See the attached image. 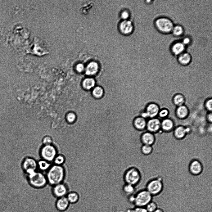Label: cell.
I'll list each match as a JSON object with an SVG mask.
<instances>
[{
  "mask_svg": "<svg viewBox=\"0 0 212 212\" xmlns=\"http://www.w3.org/2000/svg\"><path fill=\"white\" fill-rule=\"evenodd\" d=\"M145 207L148 212H153L158 208V206L156 202L152 200Z\"/></svg>",
  "mask_w": 212,
  "mask_h": 212,
  "instance_id": "obj_33",
  "label": "cell"
},
{
  "mask_svg": "<svg viewBox=\"0 0 212 212\" xmlns=\"http://www.w3.org/2000/svg\"><path fill=\"white\" fill-rule=\"evenodd\" d=\"M185 98L182 94L178 93L175 94L172 98V102L176 107L185 104Z\"/></svg>",
  "mask_w": 212,
  "mask_h": 212,
  "instance_id": "obj_24",
  "label": "cell"
},
{
  "mask_svg": "<svg viewBox=\"0 0 212 212\" xmlns=\"http://www.w3.org/2000/svg\"><path fill=\"white\" fill-rule=\"evenodd\" d=\"M169 114V112L168 109L164 108L160 109L158 116L162 120L168 118Z\"/></svg>",
  "mask_w": 212,
  "mask_h": 212,
  "instance_id": "obj_31",
  "label": "cell"
},
{
  "mask_svg": "<svg viewBox=\"0 0 212 212\" xmlns=\"http://www.w3.org/2000/svg\"><path fill=\"white\" fill-rule=\"evenodd\" d=\"M70 204V203L66 197L64 196L57 199L55 206L58 211H63L68 209Z\"/></svg>",
  "mask_w": 212,
  "mask_h": 212,
  "instance_id": "obj_18",
  "label": "cell"
},
{
  "mask_svg": "<svg viewBox=\"0 0 212 212\" xmlns=\"http://www.w3.org/2000/svg\"><path fill=\"white\" fill-rule=\"evenodd\" d=\"M28 183L33 188L41 189L48 184L46 175L37 170L26 175Z\"/></svg>",
  "mask_w": 212,
  "mask_h": 212,
  "instance_id": "obj_3",
  "label": "cell"
},
{
  "mask_svg": "<svg viewBox=\"0 0 212 212\" xmlns=\"http://www.w3.org/2000/svg\"><path fill=\"white\" fill-rule=\"evenodd\" d=\"M178 60L181 65H186L191 62V57L188 53L183 52L178 56Z\"/></svg>",
  "mask_w": 212,
  "mask_h": 212,
  "instance_id": "obj_23",
  "label": "cell"
},
{
  "mask_svg": "<svg viewBox=\"0 0 212 212\" xmlns=\"http://www.w3.org/2000/svg\"><path fill=\"white\" fill-rule=\"evenodd\" d=\"M52 165L51 162L42 159L37 161V169L42 172H47Z\"/></svg>",
  "mask_w": 212,
  "mask_h": 212,
  "instance_id": "obj_25",
  "label": "cell"
},
{
  "mask_svg": "<svg viewBox=\"0 0 212 212\" xmlns=\"http://www.w3.org/2000/svg\"><path fill=\"white\" fill-rule=\"evenodd\" d=\"M172 32L175 36H178L181 35L183 34L184 30L181 26L177 25L174 26Z\"/></svg>",
  "mask_w": 212,
  "mask_h": 212,
  "instance_id": "obj_32",
  "label": "cell"
},
{
  "mask_svg": "<svg viewBox=\"0 0 212 212\" xmlns=\"http://www.w3.org/2000/svg\"><path fill=\"white\" fill-rule=\"evenodd\" d=\"M131 212H148L145 207L135 206Z\"/></svg>",
  "mask_w": 212,
  "mask_h": 212,
  "instance_id": "obj_37",
  "label": "cell"
},
{
  "mask_svg": "<svg viewBox=\"0 0 212 212\" xmlns=\"http://www.w3.org/2000/svg\"><path fill=\"white\" fill-rule=\"evenodd\" d=\"M104 89L103 87L99 85L95 86L91 92L92 96L96 99H100L102 98L104 94Z\"/></svg>",
  "mask_w": 212,
  "mask_h": 212,
  "instance_id": "obj_22",
  "label": "cell"
},
{
  "mask_svg": "<svg viewBox=\"0 0 212 212\" xmlns=\"http://www.w3.org/2000/svg\"><path fill=\"white\" fill-rule=\"evenodd\" d=\"M66 158L62 154H58L54 158L53 162L54 164L58 165H63L65 163Z\"/></svg>",
  "mask_w": 212,
  "mask_h": 212,
  "instance_id": "obj_29",
  "label": "cell"
},
{
  "mask_svg": "<svg viewBox=\"0 0 212 212\" xmlns=\"http://www.w3.org/2000/svg\"><path fill=\"white\" fill-rule=\"evenodd\" d=\"M206 119L208 122L211 124L212 121V112H208L206 116Z\"/></svg>",
  "mask_w": 212,
  "mask_h": 212,
  "instance_id": "obj_39",
  "label": "cell"
},
{
  "mask_svg": "<svg viewBox=\"0 0 212 212\" xmlns=\"http://www.w3.org/2000/svg\"><path fill=\"white\" fill-rule=\"evenodd\" d=\"M140 140L142 144L152 146L156 141L155 134L146 130L141 134Z\"/></svg>",
  "mask_w": 212,
  "mask_h": 212,
  "instance_id": "obj_14",
  "label": "cell"
},
{
  "mask_svg": "<svg viewBox=\"0 0 212 212\" xmlns=\"http://www.w3.org/2000/svg\"><path fill=\"white\" fill-rule=\"evenodd\" d=\"M39 155L42 159L51 163L58 154L57 149L53 144L43 145L39 150Z\"/></svg>",
  "mask_w": 212,
  "mask_h": 212,
  "instance_id": "obj_5",
  "label": "cell"
},
{
  "mask_svg": "<svg viewBox=\"0 0 212 212\" xmlns=\"http://www.w3.org/2000/svg\"><path fill=\"white\" fill-rule=\"evenodd\" d=\"M163 187L162 179L159 178L149 181L146 186V189L153 197L159 196L162 193Z\"/></svg>",
  "mask_w": 212,
  "mask_h": 212,
  "instance_id": "obj_6",
  "label": "cell"
},
{
  "mask_svg": "<svg viewBox=\"0 0 212 212\" xmlns=\"http://www.w3.org/2000/svg\"><path fill=\"white\" fill-rule=\"evenodd\" d=\"M212 99L209 98L207 99L204 102V106L205 109L208 112H212Z\"/></svg>",
  "mask_w": 212,
  "mask_h": 212,
  "instance_id": "obj_34",
  "label": "cell"
},
{
  "mask_svg": "<svg viewBox=\"0 0 212 212\" xmlns=\"http://www.w3.org/2000/svg\"><path fill=\"white\" fill-rule=\"evenodd\" d=\"M43 145H49L53 144V139L51 137L48 135L44 136L42 138Z\"/></svg>",
  "mask_w": 212,
  "mask_h": 212,
  "instance_id": "obj_35",
  "label": "cell"
},
{
  "mask_svg": "<svg viewBox=\"0 0 212 212\" xmlns=\"http://www.w3.org/2000/svg\"><path fill=\"white\" fill-rule=\"evenodd\" d=\"M190 173L194 175L201 174L203 170V166L201 162L197 159H194L190 163L189 166Z\"/></svg>",
  "mask_w": 212,
  "mask_h": 212,
  "instance_id": "obj_13",
  "label": "cell"
},
{
  "mask_svg": "<svg viewBox=\"0 0 212 212\" xmlns=\"http://www.w3.org/2000/svg\"><path fill=\"white\" fill-rule=\"evenodd\" d=\"M67 119L70 123L73 122L76 119V115L73 112L69 113L67 115Z\"/></svg>",
  "mask_w": 212,
  "mask_h": 212,
  "instance_id": "obj_36",
  "label": "cell"
},
{
  "mask_svg": "<svg viewBox=\"0 0 212 212\" xmlns=\"http://www.w3.org/2000/svg\"><path fill=\"white\" fill-rule=\"evenodd\" d=\"M122 190L124 193L128 196L135 194L137 192L136 187L127 183H124L122 187Z\"/></svg>",
  "mask_w": 212,
  "mask_h": 212,
  "instance_id": "obj_26",
  "label": "cell"
},
{
  "mask_svg": "<svg viewBox=\"0 0 212 212\" xmlns=\"http://www.w3.org/2000/svg\"><path fill=\"white\" fill-rule=\"evenodd\" d=\"M147 121L145 118L141 116L136 117L133 120V127L137 131H145L146 130Z\"/></svg>",
  "mask_w": 212,
  "mask_h": 212,
  "instance_id": "obj_15",
  "label": "cell"
},
{
  "mask_svg": "<svg viewBox=\"0 0 212 212\" xmlns=\"http://www.w3.org/2000/svg\"><path fill=\"white\" fill-rule=\"evenodd\" d=\"M175 115L180 120H184L189 116L190 111L188 107L185 104L176 107Z\"/></svg>",
  "mask_w": 212,
  "mask_h": 212,
  "instance_id": "obj_17",
  "label": "cell"
},
{
  "mask_svg": "<svg viewBox=\"0 0 212 212\" xmlns=\"http://www.w3.org/2000/svg\"><path fill=\"white\" fill-rule=\"evenodd\" d=\"M22 167L27 175L37 170V161L32 157H26L22 162Z\"/></svg>",
  "mask_w": 212,
  "mask_h": 212,
  "instance_id": "obj_8",
  "label": "cell"
},
{
  "mask_svg": "<svg viewBox=\"0 0 212 212\" xmlns=\"http://www.w3.org/2000/svg\"><path fill=\"white\" fill-rule=\"evenodd\" d=\"M159 106L156 103L150 102L146 105L144 111L141 115V116L146 119L156 117L160 109Z\"/></svg>",
  "mask_w": 212,
  "mask_h": 212,
  "instance_id": "obj_9",
  "label": "cell"
},
{
  "mask_svg": "<svg viewBox=\"0 0 212 212\" xmlns=\"http://www.w3.org/2000/svg\"><path fill=\"white\" fill-rule=\"evenodd\" d=\"M190 40L188 38H186L183 40V42L182 43L184 45L187 44L190 42Z\"/></svg>",
  "mask_w": 212,
  "mask_h": 212,
  "instance_id": "obj_41",
  "label": "cell"
},
{
  "mask_svg": "<svg viewBox=\"0 0 212 212\" xmlns=\"http://www.w3.org/2000/svg\"><path fill=\"white\" fill-rule=\"evenodd\" d=\"M76 70L78 72H81L84 70V66L83 65L81 64H79L76 66Z\"/></svg>",
  "mask_w": 212,
  "mask_h": 212,
  "instance_id": "obj_38",
  "label": "cell"
},
{
  "mask_svg": "<svg viewBox=\"0 0 212 212\" xmlns=\"http://www.w3.org/2000/svg\"><path fill=\"white\" fill-rule=\"evenodd\" d=\"M120 27L121 31L123 34H130L133 29L131 22L126 20L123 21L120 23Z\"/></svg>",
  "mask_w": 212,
  "mask_h": 212,
  "instance_id": "obj_21",
  "label": "cell"
},
{
  "mask_svg": "<svg viewBox=\"0 0 212 212\" xmlns=\"http://www.w3.org/2000/svg\"><path fill=\"white\" fill-rule=\"evenodd\" d=\"M51 191L53 196L58 198L66 196L70 190L68 185L63 182L52 186Z\"/></svg>",
  "mask_w": 212,
  "mask_h": 212,
  "instance_id": "obj_10",
  "label": "cell"
},
{
  "mask_svg": "<svg viewBox=\"0 0 212 212\" xmlns=\"http://www.w3.org/2000/svg\"><path fill=\"white\" fill-rule=\"evenodd\" d=\"M153 151L152 146L142 144L140 148L141 153L143 155L147 156L151 154Z\"/></svg>",
  "mask_w": 212,
  "mask_h": 212,
  "instance_id": "obj_30",
  "label": "cell"
},
{
  "mask_svg": "<svg viewBox=\"0 0 212 212\" xmlns=\"http://www.w3.org/2000/svg\"><path fill=\"white\" fill-rule=\"evenodd\" d=\"M47 183L52 186L63 183L65 177V170L63 165L53 164L47 171Z\"/></svg>",
  "mask_w": 212,
  "mask_h": 212,
  "instance_id": "obj_1",
  "label": "cell"
},
{
  "mask_svg": "<svg viewBox=\"0 0 212 212\" xmlns=\"http://www.w3.org/2000/svg\"><path fill=\"white\" fill-rule=\"evenodd\" d=\"M175 123L172 119L167 118L161 121V130L165 133L173 131L175 127Z\"/></svg>",
  "mask_w": 212,
  "mask_h": 212,
  "instance_id": "obj_16",
  "label": "cell"
},
{
  "mask_svg": "<svg viewBox=\"0 0 212 212\" xmlns=\"http://www.w3.org/2000/svg\"><path fill=\"white\" fill-rule=\"evenodd\" d=\"M161 121L157 117L150 119L147 121V131L156 134L161 130Z\"/></svg>",
  "mask_w": 212,
  "mask_h": 212,
  "instance_id": "obj_12",
  "label": "cell"
},
{
  "mask_svg": "<svg viewBox=\"0 0 212 212\" xmlns=\"http://www.w3.org/2000/svg\"><path fill=\"white\" fill-rule=\"evenodd\" d=\"M155 25L158 30L164 34H167L172 32L174 27L171 20L164 17L156 19L155 22Z\"/></svg>",
  "mask_w": 212,
  "mask_h": 212,
  "instance_id": "obj_7",
  "label": "cell"
},
{
  "mask_svg": "<svg viewBox=\"0 0 212 212\" xmlns=\"http://www.w3.org/2000/svg\"><path fill=\"white\" fill-rule=\"evenodd\" d=\"M99 67L97 63L92 62L88 64L85 69V74L88 76H93L98 72Z\"/></svg>",
  "mask_w": 212,
  "mask_h": 212,
  "instance_id": "obj_19",
  "label": "cell"
},
{
  "mask_svg": "<svg viewBox=\"0 0 212 212\" xmlns=\"http://www.w3.org/2000/svg\"><path fill=\"white\" fill-rule=\"evenodd\" d=\"M121 16L123 19L125 20L128 18L129 14L127 11H124L121 13Z\"/></svg>",
  "mask_w": 212,
  "mask_h": 212,
  "instance_id": "obj_40",
  "label": "cell"
},
{
  "mask_svg": "<svg viewBox=\"0 0 212 212\" xmlns=\"http://www.w3.org/2000/svg\"><path fill=\"white\" fill-rule=\"evenodd\" d=\"M153 197L146 189L141 190L134 195V204L135 206L145 207L152 200Z\"/></svg>",
  "mask_w": 212,
  "mask_h": 212,
  "instance_id": "obj_4",
  "label": "cell"
},
{
  "mask_svg": "<svg viewBox=\"0 0 212 212\" xmlns=\"http://www.w3.org/2000/svg\"><path fill=\"white\" fill-rule=\"evenodd\" d=\"M184 48V45L182 43L177 42L173 44L171 50L173 54L178 56L183 52Z\"/></svg>",
  "mask_w": 212,
  "mask_h": 212,
  "instance_id": "obj_27",
  "label": "cell"
},
{
  "mask_svg": "<svg viewBox=\"0 0 212 212\" xmlns=\"http://www.w3.org/2000/svg\"><path fill=\"white\" fill-rule=\"evenodd\" d=\"M66 197L70 204L76 203L79 199V194L74 191H70Z\"/></svg>",
  "mask_w": 212,
  "mask_h": 212,
  "instance_id": "obj_28",
  "label": "cell"
},
{
  "mask_svg": "<svg viewBox=\"0 0 212 212\" xmlns=\"http://www.w3.org/2000/svg\"><path fill=\"white\" fill-rule=\"evenodd\" d=\"M192 132V129L190 127L182 125L175 127L173 131L174 137L179 140L184 138L188 134Z\"/></svg>",
  "mask_w": 212,
  "mask_h": 212,
  "instance_id": "obj_11",
  "label": "cell"
},
{
  "mask_svg": "<svg viewBox=\"0 0 212 212\" xmlns=\"http://www.w3.org/2000/svg\"><path fill=\"white\" fill-rule=\"evenodd\" d=\"M153 212H164L163 210L159 208H157Z\"/></svg>",
  "mask_w": 212,
  "mask_h": 212,
  "instance_id": "obj_42",
  "label": "cell"
},
{
  "mask_svg": "<svg viewBox=\"0 0 212 212\" xmlns=\"http://www.w3.org/2000/svg\"><path fill=\"white\" fill-rule=\"evenodd\" d=\"M96 81L93 78L91 77L85 78L82 81V86L85 90L92 89L95 86Z\"/></svg>",
  "mask_w": 212,
  "mask_h": 212,
  "instance_id": "obj_20",
  "label": "cell"
},
{
  "mask_svg": "<svg viewBox=\"0 0 212 212\" xmlns=\"http://www.w3.org/2000/svg\"><path fill=\"white\" fill-rule=\"evenodd\" d=\"M123 179L125 183L136 187L137 192L139 190V186L142 180V175L138 168L132 166L128 169L124 173Z\"/></svg>",
  "mask_w": 212,
  "mask_h": 212,
  "instance_id": "obj_2",
  "label": "cell"
},
{
  "mask_svg": "<svg viewBox=\"0 0 212 212\" xmlns=\"http://www.w3.org/2000/svg\"><path fill=\"white\" fill-rule=\"evenodd\" d=\"M105 169H106V168H105ZM111 170H113V169H111ZM116 171H120V172H121V171H118V170H116Z\"/></svg>",
  "mask_w": 212,
  "mask_h": 212,
  "instance_id": "obj_43",
  "label": "cell"
}]
</instances>
